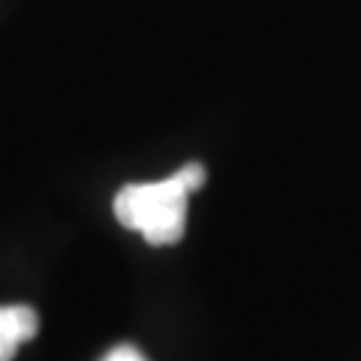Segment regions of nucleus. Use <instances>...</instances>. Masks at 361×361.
I'll return each instance as SVG.
<instances>
[{
	"label": "nucleus",
	"instance_id": "nucleus-3",
	"mask_svg": "<svg viewBox=\"0 0 361 361\" xmlns=\"http://www.w3.org/2000/svg\"><path fill=\"white\" fill-rule=\"evenodd\" d=\"M99 361H148V358H145V355H142L135 346H130V343H121V346H111L109 353H106L103 358H99Z\"/></svg>",
	"mask_w": 361,
	"mask_h": 361
},
{
	"label": "nucleus",
	"instance_id": "nucleus-2",
	"mask_svg": "<svg viewBox=\"0 0 361 361\" xmlns=\"http://www.w3.org/2000/svg\"><path fill=\"white\" fill-rule=\"evenodd\" d=\"M39 329V316L27 304L0 307V361H13L18 346L27 343Z\"/></svg>",
	"mask_w": 361,
	"mask_h": 361
},
{
	"label": "nucleus",
	"instance_id": "nucleus-1",
	"mask_svg": "<svg viewBox=\"0 0 361 361\" xmlns=\"http://www.w3.org/2000/svg\"><path fill=\"white\" fill-rule=\"evenodd\" d=\"M205 184V166L190 163L175 175L148 184H127L115 196V217L154 247L178 244L187 232V199Z\"/></svg>",
	"mask_w": 361,
	"mask_h": 361
}]
</instances>
